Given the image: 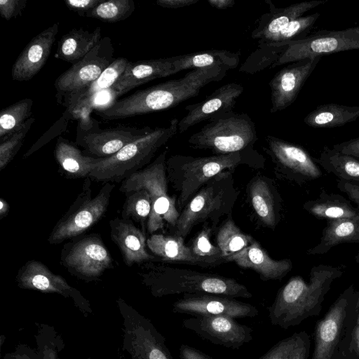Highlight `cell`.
I'll use <instances>...</instances> for the list:
<instances>
[{
	"label": "cell",
	"instance_id": "42",
	"mask_svg": "<svg viewBox=\"0 0 359 359\" xmlns=\"http://www.w3.org/2000/svg\"><path fill=\"white\" fill-rule=\"evenodd\" d=\"M33 100H20L0 111V139L20 129L30 118Z\"/></svg>",
	"mask_w": 359,
	"mask_h": 359
},
{
	"label": "cell",
	"instance_id": "9",
	"mask_svg": "<svg viewBox=\"0 0 359 359\" xmlns=\"http://www.w3.org/2000/svg\"><path fill=\"white\" fill-rule=\"evenodd\" d=\"M167 152H161L153 162L123 180L119 187L123 194L138 189L149 192L152 208L147 231L150 234L163 231L165 222L174 229L180 215L176 205L177 198L170 196L168 192Z\"/></svg>",
	"mask_w": 359,
	"mask_h": 359
},
{
	"label": "cell",
	"instance_id": "54",
	"mask_svg": "<svg viewBox=\"0 0 359 359\" xmlns=\"http://www.w3.org/2000/svg\"><path fill=\"white\" fill-rule=\"evenodd\" d=\"M198 0H158L156 4L163 8H180L194 5Z\"/></svg>",
	"mask_w": 359,
	"mask_h": 359
},
{
	"label": "cell",
	"instance_id": "13",
	"mask_svg": "<svg viewBox=\"0 0 359 359\" xmlns=\"http://www.w3.org/2000/svg\"><path fill=\"white\" fill-rule=\"evenodd\" d=\"M117 305L122 317L123 348L131 359H174L165 337L149 319L121 298Z\"/></svg>",
	"mask_w": 359,
	"mask_h": 359
},
{
	"label": "cell",
	"instance_id": "57",
	"mask_svg": "<svg viewBox=\"0 0 359 359\" xmlns=\"http://www.w3.org/2000/svg\"><path fill=\"white\" fill-rule=\"evenodd\" d=\"M355 262L359 264V253H358L355 256Z\"/></svg>",
	"mask_w": 359,
	"mask_h": 359
},
{
	"label": "cell",
	"instance_id": "17",
	"mask_svg": "<svg viewBox=\"0 0 359 359\" xmlns=\"http://www.w3.org/2000/svg\"><path fill=\"white\" fill-rule=\"evenodd\" d=\"M15 279L20 288L58 294L70 298L86 316L93 312L90 302L78 290L40 261L32 259L26 262L18 271Z\"/></svg>",
	"mask_w": 359,
	"mask_h": 359
},
{
	"label": "cell",
	"instance_id": "38",
	"mask_svg": "<svg viewBox=\"0 0 359 359\" xmlns=\"http://www.w3.org/2000/svg\"><path fill=\"white\" fill-rule=\"evenodd\" d=\"M290 43H258L257 48L241 66L239 72L253 74L268 67L271 68Z\"/></svg>",
	"mask_w": 359,
	"mask_h": 359
},
{
	"label": "cell",
	"instance_id": "31",
	"mask_svg": "<svg viewBox=\"0 0 359 359\" xmlns=\"http://www.w3.org/2000/svg\"><path fill=\"white\" fill-rule=\"evenodd\" d=\"M344 243H359V221L332 219L327 221L320 242L309 249V255H321L333 247Z\"/></svg>",
	"mask_w": 359,
	"mask_h": 359
},
{
	"label": "cell",
	"instance_id": "29",
	"mask_svg": "<svg viewBox=\"0 0 359 359\" xmlns=\"http://www.w3.org/2000/svg\"><path fill=\"white\" fill-rule=\"evenodd\" d=\"M304 209L319 219H353L359 221V208L343 196L322 189L318 197L306 201Z\"/></svg>",
	"mask_w": 359,
	"mask_h": 359
},
{
	"label": "cell",
	"instance_id": "39",
	"mask_svg": "<svg viewBox=\"0 0 359 359\" xmlns=\"http://www.w3.org/2000/svg\"><path fill=\"white\" fill-rule=\"evenodd\" d=\"M125 195L121 218L140 224L142 231L145 233L152 208L149 192L145 189H138L127 192Z\"/></svg>",
	"mask_w": 359,
	"mask_h": 359
},
{
	"label": "cell",
	"instance_id": "3",
	"mask_svg": "<svg viewBox=\"0 0 359 359\" xmlns=\"http://www.w3.org/2000/svg\"><path fill=\"white\" fill-rule=\"evenodd\" d=\"M264 158L255 149L205 157L175 154L166 159L168 183L177 192L176 205L180 212L200 189L212 177L240 166L262 168Z\"/></svg>",
	"mask_w": 359,
	"mask_h": 359
},
{
	"label": "cell",
	"instance_id": "35",
	"mask_svg": "<svg viewBox=\"0 0 359 359\" xmlns=\"http://www.w3.org/2000/svg\"><path fill=\"white\" fill-rule=\"evenodd\" d=\"M128 62L125 57L116 58L100 77L80 94L72 109L65 112L71 118H76L82 109L91 107L95 97L101 91L111 88L124 72Z\"/></svg>",
	"mask_w": 359,
	"mask_h": 359
},
{
	"label": "cell",
	"instance_id": "7",
	"mask_svg": "<svg viewBox=\"0 0 359 359\" xmlns=\"http://www.w3.org/2000/svg\"><path fill=\"white\" fill-rule=\"evenodd\" d=\"M358 295L359 290L351 285L318 321L311 359H348Z\"/></svg>",
	"mask_w": 359,
	"mask_h": 359
},
{
	"label": "cell",
	"instance_id": "16",
	"mask_svg": "<svg viewBox=\"0 0 359 359\" xmlns=\"http://www.w3.org/2000/svg\"><path fill=\"white\" fill-rule=\"evenodd\" d=\"M354 49H359V27L339 31L320 30L302 40L292 41L271 68Z\"/></svg>",
	"mask_w": 359,
	"mask_h": 359
},
{
	"label": "cell",
	"instance_id": "53",
	"mask_svg": "<svg viewBox=\"0 0 359 359\" xmlns=\"http://www.w3.org/2000/svg\"><path fill=\"white\" fill-rule=\"evenodd\" d=\"M179 351L181 359H212L201 351L187 344H182Z\"/></svg>",
	"mask_w": 359,
	"mask_h": 359
},
{
	"label": "cell",
	"instance_id": "8",
	"mask_svg": "<svg viewBox=\"0 0 359 359\" xmlns=\"http://www.w3.org/2000/svg\"><path fill=\"white\" fill-rule=\"evenodd\" d=\"M258 140L255 123L245 113L233 111L217 115L188 139L191 147L208 149L215 155L253 149Z\"/></svg>",
	"mask_w": 359,
	"mask_h": 359
},
{
	"label": "cell",
	"instance_id": "40",
	"mask_svg": "<svg viewBox=\"0 0 359 359\" xmlns=\"http://www.w3.org/2000/svg\"><path fill=\"white\" fill-rule=\"evenodd\" d=\"M211 225L205 223L189 246L199 266L212 267L226 262L219 248L210 241Z\"/></svg>",
	"mask_w": 359,
	"mask_h": 359
},
{
	"label": "cell",
	"instance_id": "18",
	"mask_svg": "<svg viewBox=\"0 0 359 359\" xmlns=\"http://www.w3.org/2000/svg\"><path fill=\"white\" fill-rule=\"evenodd\" d=\"M182 325L203 339L229 348L238 349L252 340V329L229 316H193L184 319Z\"/></svg>",
	"mask_w": 359,
	"mask_h": 359
},
{
	"label": "cell",
	"instance_id": "49",
	"mask_svg": "<svg viewBox=\"0 0 359 359\" xmlns=\"http://www.w3.org/2000/svg\"><path fill=\"white\" fill-rule=\"evenodd\" d=\"M102 1L103 0H66L65 4L69 10L83 17Z\"/></svg>",
	"mask_w": 359,
	"mask_h": 359
},
{
	"label": "cell",
	"instance_id": "47",
	"mask_svg": "<svg viewBox=\"0 0 359 359\" xmlns=\"http://www.w3.org/2000/svg\"><path fill=\"white\" fill-rule=\"evenodd\" d=\"M27 3V0H1L0 15L6 20L16 18L22 15Z\"/></svg>",
	"mask_w": 359,
	"mask_h": 359
},
{
	"label": "cell",
	"instance_id": "32",
	"mask_svg": "<svg viewBox=\"0 0 359 359\" xmlns=\"http://www.w3.org/2000/svg\"><path fill=\"white\" fill-rule=\"evenodd\" d=\"M172 61L175 74L184 69H196L215 66L230 70L238 67L240 53L226 50H211L172 56Z\"/></svg>",
	"mask_w": 359,
	"mask_h": 359
},
{
	"label": "cell",
	"instance_id": "33",
	"mask_svg": "<svg viewBox=\"0 0 359 359\" xmlns=\"http://www.w3.org/2000/svg\"><path fill=\"white\" fill-rule=\"evenodd\" d=\"M147 245L153 255L162 261L199 265L181 236L153 233L147 239Z\"/></svg>",
	"mask_w": 359,
	"mask_h": 359
},
{
	"label": "cell",
	"instance_id": "5",
	"mask_svg": "<svg viewBox=\"0 0 359 359\" xmlns=\"http://www.w3.org/2000/svg\"><path fill=\"white\" fill-rule=\"evenodd\" d=\"M238 195L233 171L219 173L205 183L180 212L174 235L185 238L200 223L210 222L215 229L223 216H231Z\"/></svg>",
	"mask_w": 359,
	"mask_h": 359
},
{
	"label": "cell",
	"instance_id": "51",
	"mask_svg": "<svg viewBox=\"0 0 359 359\" xmlns=\"http://www.w3.org/2000/svg\"><path fill=\"white\" fill-rule=\"evenodd\" d=\"M338 189L346 194L349 200L359 206V184L338 180Z\"/></svg>",
	"mask_w": 359,
	"mask_h": 359
},
{
	"label": "cell",
	"instance_id": "55",
	"mask_svg": "<svg viewBox=\"0 0 359 359\" xmlns=\"http://www.w3.org/2000/svg\"><path fill=\"white\" fill-rule=\"evenodd\" d=\"M208 2L212 7L219 10L231 8L235 4L234 0H208Z\"/></svg>",
	"mask_w": 359,
	"mask_h": 359
},
{
	"label": "cell",
	"instance_id": "10",
	"mask_svg": "<svg viewBox=\"0 0 359 359\" xmlns=\"http://www.w3.org/2000/svg\"><path fill=\"white\" fill-rule=\"evenodd\" d=\"M115 184L105 183L92 197L91 179H84L81 192L57 221L48 237L51 245L79 236L95 225L107 211Z\"/></svg>",
	"mask_w": 359,
	"mask_h": 359
},
{
	"label": "cell",
	"instance_id": "15",
	"mask_svg": "<svg viewBox=\"0 0 359 359\" xmlns=\"http://www.w3.org/2000/svg\"><path fill=\"white\" fill-rule=\"evenodd\" d=\"M263 147L274 165L277 177L302 186L318 179L322 171L310 154L302 147L278 137L267 135Z\"/></svg>",
	"mask_w": 359,
	"mask_h": 359
},
{
	"label": "cell",
	"instance_id": "43",
	"mask_svg": "<svg viewBox=\"0 0 359 359\" xmlns=\"http://www.w3.org/2000/svg\"><path fill=\"white\" fill-rule=\"evenodd\" d=\"M135 8L133 0L103 1L88 12L85 17L113 23L128 18L134 12Z\"/></svg>",
	"mask_w": 359,
	"mask_h": 359
},
{
	"label": "cell",
	"instance_id": "37",
	"mask_svg": "<svg viewBox=\"0 0 359 359\" xmlns=\"http://www.w3.org/2000/svg\"><path fill=\"white\" fill-rule=\"evenodd\" d=\"M310 349V337L301 331L279 341L259 359H308Z\"/></svg>",
	"mask_w": 359,
	"mask_h": 359
},
{
	"label": "cell",
	"instance_id": "21",
	"mask_svg": "<svg viewBox=\"0 0 359 359\" xmlns=\"http://www.w3.org/2000/svg\"><path fill=\"white\" fill-rule=\"evenodd\" d=\"M243 91L244 88L239 83H226L203 101L186 106L187 114L179 121L178 133H183L202 121L233 111L237 99Z\"/></svg>",
	"mask_w": 359,
	"mask_h": 359
},
{
	"label": "cell",
	"instance_id": "50",
	"mask_svg": "<svg viewBox=\"0 0 359 359\" xmlns=\"http://www.w3.org/2000/svg\"><path fill=\"white\" fill-rule=\"evenodd\" d=\"M348 359H359V295L357 300L355 318L351 332Z\"/></svg>",
	"mask_w": 359,
	"mask_h": 359
},
{
	"label": "cell",
	"instance_id": "2",
	"mask_svg": "<svg viewBox=\"0 0 359 359\" xmlns=\"http://www.w3.org/2000/svg\"><path fill=\"white\" fill-rule=\"evenodd\" d=\"M344 272L342 266L319 264L311 268L309 282L299 276L290 278L268 308L271 323L287 329L318 316L332 283Z\"/></svg>",
	"mask_w": 359,
	"mask_h": 359
},
{
	"label": "cell",
	"instance_id": "23",
	"mask_svg": "<svg viewBox=\"0 0 359 359\" xmlns=\"http://www.w3.org/2000/svg\"><path fill=\"white\" fill-rule=\"evenodd\" d=\"M111 241L118 248L126 266L141 264L156 260L147 251L145 233L130 219L115 217L109 221Z\"/></svg>",
	"mask_w": 359,
	"mask_h": 359
},
{
	"label": "cell",
	"instance_id": "14",
	"mask_svg": "<svg viewBox=\"0 0 359 359\" xmlns=\"http://www.w3.org/2000/svg\"><path fill=\"white\" fill-rule=\"evenodd\" d=\"M60 263L71 275L86 282L97 280L114 267V259L98 233L76 237L66 243L60 252Z\"/></svg>",
	"mask_w": 359,
	"mask_h": 359
},
{
	"label": "cell",
	"instance_id": "30",
	"mask_svg": "<svg viewBox=\"0 0 359 359\" xmlns=\"http://www.w3.org/2000/svg\"><path fill=\"white\" fill-rule=\"evenodd\" d=\"M102 39V29L99 27L93 31L82 27L72 29L59 40L54 57L74 65L90 52Z\"/></svg>",
	"mask_w": 359,
	"mask_h": 359
},
{
	"label": "cell",
	"instance_id": "1",
	"mask_svg": "<svg viewBox=\"0 0 359 359\" xmlns=\"http://www.w3.org/2000/svg\"><path fill=\"white\" fill-rule=\"evenodd\" d=\"M227 69L210 67L191 69L184 76L138 90L118 100L96 114L104 120H118L176 107L198 95L210 83L219 81Z\"/></svg>",
	"mask_w": 359,
	"mask_h": 359
},
{
	"label": "cell",
	"instance_id": "19",
	"mask_svg": "<svg viewBox=\"0 0 359 359\" xmlns=\"http://www.w3.org/2000/svg\"><path fill=\"white\" fill-rule=\"evenodd\" d=\"M172 312L193 316H225L233 318H253L259 314L258 309L250 304L212 294H185L174 302Z\"/></svg>",
	"mask_w": 359,
	"mask_h": 359
},
{
	"label": "cell",
	"instance_id": "36",
	"mask_svg": "<svg viewBox=\"0 0 359 359\" xmlns=\"http://www.w3.org/2000/svg\"><path fill=\"white\" fill-rule=\"evenodd\" d=\"M315 161L338 180L359 184V158L325 146Z\"/></svg>",
	"mask_w": 359,
	"mask_h": 359
},
{
	"label": "cell",
	"instance_id": "34",
	"mask_svg": "<svg viewBox=\"0 0 359 359\" xmlns=\"http://www.w3.org/2000/svg\"><path fill=\"white\" fill-rule=\"evenodd\" d=\"M359 118V106L339 104L319 105L308 114L304 123L316 128H332L344 126Z\"/></svg>",
	"mask_w": 359,
	"mask_h": 359
},
{
	"label": "cell",
	"instance_id": "25",
	"mask_svg": "<svg viewBox=\"0 0 359 359\" xmlns=\"http://www.w3.org/2000/svg\"><path fill=\"white\" fill-rule=\"evenodd\" d=\"M226 262H235L238 266L257 272L263 280H280L292 269L290 259H272L256 241L240 252L225 257Z\"/></svg>",
	"mask_w": 359,
	"mask_h": 359
},
{
	"label": "cell",
	"instance_id": "27",
	"mask_svg": "<svg viewBox=\"0 0 359 359\" xmlns=\"http://www.w3.org/2000/svg\"><path fill=\"white\" fill-rule=\"evenodd\" d=\"M248 195L259 220L274 229L280 219L281 198L272 182L264 176H255L248 184Z\"/></svg>",
	"mask_w": 359,
	"mask_h": 359
},
{
	"label": "cell",
	"instance_id": "48",
	"mask_svg": "<svg viewBox=\"0 0 359 359\" xmlns=\"http://www.w3.org/2000/svg\"><path fill=\"white\" fill-rule=\"evenodd\" d=\"M3 359H43V357L37 348H33L27 344H20L13 351L6 353Z\"/></svg>",
	"mask_w": 359,
	"mask_h": 359
},
{
	"label": "cell",
	"instance_id": "44",
	"mask_svg": "<svg viewBox=\"0 0 359 359\" xmlns=\"http://www.w3.org/2000/svg\"><path fill=\"white\" fill-rule=\"evenodd\" d=\"M320 13L302 15L285 27L277 34L262 43H290L306 38L307 34L320 17Z\"/></svg>",
	"mask_w": 359,
	"mask_h": 359
},
{
	"label": "cell",
	"instance_id": "22",
	"mask_svg": "<svg viewBox=\"0 0 359 359\" xmlns=\"http://www.w3.org/2000/svg\"><path fill=\"white\" fill-rule=\"evenodd\" d=\"M59 31L55 22L27 44L13 65L11 77L18 81L31 80L46 63Z\"/></svg>",
	"mask_w": 359,
	"mask_h": 359
},
{
	"label": "cell",
	"instance_id": "28",
	"mask_svg": "<svg viewBox=\"0 0 359 359\" xmlns=\"http://www.w3.org/2000/svg\"><path fill=\"white\" fill-rule=\"evenodd\" d=\"M53 154L62 174L67 179L89 177L100 161V158L84 155L75 144L62 136L56 141Z\"/></svg>",
	"mask_w": 359,
	"mask_h": 359
},
{
	"label": "cell",
	"instance_id": "41",
	"mask_svg": "<svg viewBox=\"0 0 359 359\" xmlns=\"http://www.w3.org/2000/svg\"><path fill=\"white\" fill-rule=\"evenodd\" d=\"M253 240L251 236L243 233L231 217L224 221L216 236L217 246L224 258L240 252L250 245Z\"/></svg>",
	"mask_w": 359,
	"mask_h": 359
},
{
	"label": "cell",
	"instance_id": "26",
	"mask_svg": "<svg viewBox=\"0 0 359 359\" xmlns=\"http://www.w3.org/2000/svg\"><path fill=\"white\" fill-rule=\"evenodd\" d=\"M269 11L263 14L257 21V26L251 37L258 43H264L286 27L292 20L302 16L306 12L322 6L327 0H311L292 4L285 8H276L271 0H266Z\"/></svg>",
	"mask_w": 359,
	"mask_h": 359
},
{
	"label": "cell",
	"instance_id": "11",
	"mask_svg": "<svg viewBox=\"0 0 359 359\" xmlns=\"http://www.w3.org/2000/svg\"><path fill=\"white\" fill-rule=\"evenodd\" d=\"M109 36L103 37L82 60L72 65L55 81L57 102L69 111L80 94L114 61Z\"/></svg>",
	"mask_w": 359,
	"mask_h": 359
},
{
	"label": "cell",
	"instance_id": "45",
	"mask_svg": "<svg viewBox=\"0 0 359 359\" xmlns=\"http://www.w3.org/2000/svg\"><path fill=\"white\" fill-rule=\"evenodd\" d=\"M35 339L43 359H61L60 353L65 347L62 337L52 325L39 323Z\"/></svg>",
	"mask_w": 359,
	"mask_h": 359
},
{
	"label": "cell",
	"instance_id": "20",
	"mask_svg": "<svg viewBox=\"0 0 359 359\" xmlns=\"http://www.w3.org/2000/svg\"><path fill=\"white\" fill-rule=\"evenodd\" d=\"M322 57L304 59L281 69L271 79L270 112L274 114L290 106Z\"/></svg>",
	"mask_w": 359,
	"mask_h": 359
},
{
	"label": "cell",
	"instance_id": "56",
	"mask_svg": "<svg viewBox=\"0 0 359 359\" xmlns=\"http://www.w3.org/2000/svg\"><path fill=\"white\" fill-rule=\"evenodd\" d=\"M9 205L3 198H0V219L7 216L9 212Z\"/></svg>",
	"mask_w": 359,
	"mask_h": 359
},
{
	"label": "cell",
	"instance_id": "46",
	"mask_svg": "<svg viewBox=\"0 0 359 359\" xmlns=\"http://www.w3.org/2000/svg\"><path fill=\"white\" fill-rule=\"evenodd\" d=\"M34 121V118L30 117L20 129L0 139V170H3L17 154Z\"/></svg>",
	"mask_w": 359,
	"mask_h": 359
},
{
	"label": "cell",
	"instance_id": "4",
	"mask_svg": "<svg viewBox=\"0 0 359 359\" xmlns=\"http://www.w3.org/2000/svg\"><path fill=\"white\" fill-rule=\"evenodd\" d=\"M147 262L142 283L156 297L180 294H212L249 299L252 293L233 278L194 270Z\"/></svg>",
	"mask_w": 359,
	"mask_h": 359
},
{
	"label": "cell",
	"instance_id": "24",
	"mask_svg": "<svg viewBox=\"0 0 359 359\" xmlns=\"http://www.w3.org/2000/svg\"><path fill=\"white\" fill-rule=\"evenodd\" d=\"M172 57L128 62L124 72L110 88L115 97L156 79L174 74Z\"/></svg>",
	"mask_w": 359,
	"mask_h": 359
},
{
	"label": "cell",
	"instance_id": "12",
	"mask_svg": "<svg viewBox=\"0 0 359 359\" xmlns=\"http://www.w3.org/2000/svg\"><path fill=\"white\" fill-rule=\"evenodd\" d=\"M91 108L81 110L76 130V144L95 158H107L126 145L151 133L154 128L119 126L101 129L99 122L90 115Z\"/></svg>",
	"mask_w": 359,
	"mask_h": 359
},
{
	"label": "cell",
	"instance_id": "6",
	"mask_svg": "<svg viewBox=\"0 0 359 359\" xmlns=\"http://www.w3.org/2000/svg\"><path fill=\"white\" fill-rule=\"evenodd\" d=\"M178 123L174 118L168 126L154 128L111 156L100 158L89 177L103 184L122 182L150 163L157 151L178 133Z\"/></svg>",
	"mask_w": 359,
	"mask_h": 359
},
{
	"label": "cell",
	"instance_id": "52",
	"mask_svg": "<svg viewBox=\"0 0 359 359\" xmlns=\"http://www.w3.org/2000/svg\"><path fill=\"white\" fill-rule=\"evenodd\" d=\"M332 148L341 153L359 158V137L334 144Z\"/></svg>",
	"mask_w": 359,
	"mask_h": 359
}]
</instances>
